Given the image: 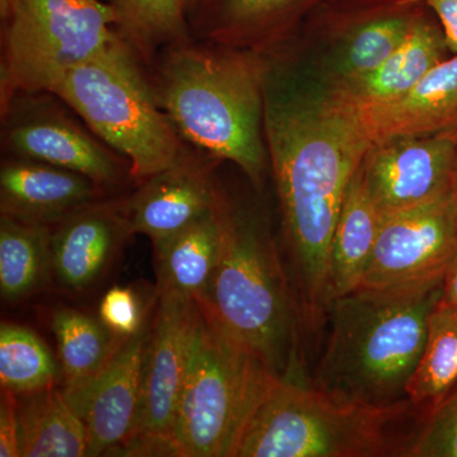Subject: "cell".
<instances>
[{"instance_id": "obj_31", "label": "cell", "mask_w": 457, "mask_h": 457, "mask_svg": "<svg viewBox=\"0 0 457 457\" xmlns=\"http://www.w3.org/2000/svg\"><path fill=\"white\" fill-rule=\"evenodd\" d=\"M17 394L2 389L0 398V457H21Z\"/></svg>"}, {"instance_id": "obj_6", "label": "cell", "mask_w": 457, "mask_h": 457, "mask_svg": "<svg viewBox=\"0 0 457 457\" xmlns=\"http://www.w3.org/2000/svg\"><path fill=\"white\" fill-rule=\"evenodd\" d=\"M278 380L195 300L185 383L171 446L174 456L236 457L249 420Z\"/></svg>"}, {"instance_id": "obj_26", "label": "cell", "mask_w": 457, "mask_h": 457, "mask_svg": "<svg viewBox=\"0 0 457 457\" xmlns=\"http://www.w3.org/2000/svg\"><path fill=\"white\" fill-rule=\"evenodd\" d=\"M64 386L86 383L99 374L126 338L101 320L75 309L62 308L51 319Z\"/></svg>"}, {"instance_id": "obj_24", "label": "cell", "mask_w": 457, "mask_h": 457, "mask_svg": "<svg viewBox=\"0 0 457 457\" xmlns=\"http://www.w3.org/2000/svg\"><path fill=\"white\" fill-rule=\"evenodd\" d=\"M416 0H371L369 14L360 18L347 38L342 82L365 77L383 64L411 32L420 13Z\"/></svg>"}, {"instance_id": "obj_15", "label": "cell", "mask_w": 457, "mask_h": 457, "mask_svg": "<svg viewBox=\"0 0 457 457\" xmlns=\"http://www.w3.org/2000/svg\"><path fill=\"white\" fill-rule=\"evenodd\" d=\"M104 195L77 171L14 156L2 162L0 215L14 220L55 227Z\"/></svg>"}, {"instance_id": "obj_18", "label": "cell", "mask_w": 457, "mask_h": 457, "mask_svg": "<svg viewBox=\"0 0 457 457\" xmlns=\"http://www.w3.org/2000/svg\"><path fill=\"white\" fill-rule=\"evenodd\" d=\"M225 201L179 233L153 243L156 297L197 300L203 296L220 254Z\"/></svg>"}, {"instance_id": "obj_5", "label": "cell", "mask_w": 457, "mask_h": 457, "mask_svg": "<svg viewBox=\"0 0 457 457\" xmlns=\"http://www.w3.org/2000/svg\"><path fill=\"white\" fill-rule=\"evenodd\" d=\"M50 92L128 162L137 185L176 164L192 147L159 104L146 66L120 33Z\"/></svg>"}, {"instance_id": "obj_36", "label": "cell", "mask_w": 457, "mask_h": 457, "mask_svg": "<svg viewBox=\"0 0 457 457\" xmlns=\"http://www.w3.org/2000/svg\"><path fill=\"white\" fill-rule=\"evenodd\" d=\"M418 2H420V0H418Z\"/></svg>"}, {"instance_id": "obj_7", "label": "cell", "mask_w": 457, "mask_h": 457, "mask_svg": "<svg viewBox=\"0 0 457 457\" xmlns=\"http://www.w3.org/2000/svg\"><path fill=\"white\" fill-rule=\"evenodd\" d=\"M411 402L393 408L347 404L309 383L276 380L254 411L236 457H404L399 431Z\"/></svg>"}, {"instance_id": "obj_35", "label": "cell", "mask_w": 457, "mask_h": 457, "mask_svg": "<svg viewBox=\"0 0 457 457\" xmlns=\"http://www.w3.org/2000/svg\"><path fill=\"white\" fill-rule=\"evenodd\" d=\"M182 2L183 4H185L186 9L188 11L189 8H192L195 4H197L200 0H182Z\"/></svg>"}, {"instance_id": "obj_1", "label": "cell", "mask_w": 457, "mask_h": 457, "mask_svg": "<svg viewBox=\"0 0 457 457\" xmlns=\"http://www.w3.org/2000/svg\"><path fill=\"white\" fill-rule=\"evenodd\" d=\"M264 134L303 326L328 314V262L345 189L372 146L350 99L297 89L266 62Z\"/></svg>"}, {"instance_id": "obj_27", "label": "cell", "mask_w": 457, "mask_h": 457, "mask_svg": "<svg viewBox=\"0 0 457 457\" xmlns=\"http://www.w3.org/2000/svg\"><path fill=\"white\" fill-rule=\"evenodd\" d=\"M456 385L457 309L438 303L429 317L425 347L408 385V399L423 413Z\"/></svg>"}, {"instance_id": "obj_22", "label": "cell", "mask_w": 457, "mask_h": 457, "mask_svg": "<svg viewBox=\"0 0 457 457\" xmlns=\"http://www.w3.org/2000/svg\"><path fill=\"white\" fill-rule=\"evenodd\" d=\"M21 457L88 456L82 418L57 385L17 394Z\"/></svg>"}, {"instance_id": "obj_4", "label": "cell", "mask_w": 457, "mask_h": 457, "mask_svg": "<svg viewBox=\"0 0 457 457\" xmlns=\"http://www.w3.org/2000/svg\"><path fill=\"white\" fill-rule=\"evenodd\" d=\"M197 302L279 380L309 383L299 303L260 213L225 201L220 254Z\"/></svg>"}, {"instance_id": "obj_21", "label": "cell", "mask_w": 457, "mask_h": 457, "mask_svg": "<svg viewBox=\"0 0 457 457\" xmlns=\"http://www.w3.org/2000/svg\"><path fill=\"white\" fill-rule=\"evenodd\" d=\"M381 213L370 197L361 165L343 198L328 262V303L360 287L380 227ZM329 308V306H328Z\"/></svg>"}, {"instance_id": "obj_16", "label": "cell", "mask_w": 457, "mask_h": 457, "mask_svg": "<svg viewBox=\"0 0 457 457\" xmlns=\"http://www.w3.org/2000/svg\"><path fill=\"white\" fill-rule=\"evenodd\" d=\"M130 236L123 197L90 204L53 227L54 278L68 290H86Z\"/></svg>"}, {"instance_id": "obj_9", "label": "cell", "mask_w": 457, "mask_h": 457, "mask_svg": "<svg viewBox=\"0 0 457 457\" xmlns=\"http://www.w3.org/2000/svg\"><path fill=\"white\" fill-rule=\"evenodd\" d=\"M69 110L51 92L16 96L0 108L3 149L8 156L77 171L104 191L132 179L128 162Z\"/></svg>"}, {"instance_id": "obj_32", "label": "cell", "mask_w": 457, "mask_h": 457, "mask_svg": "<svg viewBox=\"0 0 457 457\" xmlns=\"http://www.w3.org/2000/svg\"><path fill=\"white\" fill-rule=\"evenodd\" d=\"M440 18L447 49L457 55V0H420Z\"/></svg>"}, {"instance_id": "obj_28", "label": "cell", "mask_w": 457, "mask_h": 457, "mask_svg": "<svg viewBox=\"0 0 457 457\" xmlns=\"http://www.w3.org/2000/svg\"><path fill=\"white\" fill-rule=\"evenodd\" d=\"M59 366L49 347L29 328L2 323L0 384L16 394L35 392L56 384Z\"/></svg>"}, {"instance_id": "obj_19", "label": "cell", "mask_w": 457, "mask_h": 457, "mask_svg": "<svg viewBox=\"0 0 457 457\" xmlns=\"http://www.w3.org/2000/svg\"><path fill=\"white\" fill-rule=\"evenodd\" d=\"M319 0H200L187 11L198 40L237 47L266 41Z\"/></svg>"}, {"instance_id": "obj_25", "label": "cell", "mask_w": 457, "mask_h": 457, "mask_svg": "<svg viewBox=\"0 0 457 457\" xmlns=\"http://www.w3.org/2000/svg\"><path fill=\"white\" fill-rule=\"evenodd\" d=\"M117 17V31L135 50L147 71L159 54L194 38L182 0H108Z\"/></svg>"}, {"instance_id": "obj_14", "label": "cell", "mask_w": 457, "mask_h": 457, "mask_svg": "<svg viewBox=\"0 0 457 457\" xmlns=\"http://www.w3.org/2000/svg\"><path fill=\"white\" fill-rule=\"evenodd\" d=\"M219 162L191 147L176 164L139 183L123 197L132 236L156 243L218 210L225 200L213 179Z\"/></svg>"}, {"instance_id": "obj_30", "label": "cell", "mask_w": 457, "mask_h": 457, "mask_svg": "<svg viewBox=\"0 0 457 457\" xmlns=\"http://www.w3.org/2000/svg\"><path fill=\"white\" fill-rule=\"evenodd\" d=\"M98 318L114 333L128 338L145 324V311L134 290L121 286L110 288L99 303Z\"/></svg>"}, {"instance_id": "obj_13", "label": "cell", "mask_w": 457, "mask_h": 457, "mask_svg": "<svg viewBox=\"0 0 457 457\" xmlns=\"http://www.w3.org/2000/svg\"><path fill=\"white\" fill-rule=\"evenodd\" d=\"M150 324L128 337L95 378L64 386L66 398L82 418L88 438V456L122 451L137 426L140 407L141 370Z\"/></svg>"}, {"instance_id": "obj_8", "label": "cell", "mask_w": 457, "mask_h": 457, "mask_svg": "<svg viewBox=\"0 0 457 457\" xmlns=\"http://www.w3.org/2000/svg\"><path fill=\"white\" fill-rule=\"evenodd\" d=\"M104 0H0V108L22 93L50 92L116 37Z\"/></svg>"}, {"instance_id": "obj_11", "label": "cell", "mask_w": 457, "mask_h": 457, "mask_svg": "<svg viewBox=\"0 0 457 457\" xmlns=\"http://www.w3.org/2000/svg\"><path fill=\"white\" fill-rule=\"evenodd\" d=\"M456 257L457 206L451 192L381 215L360 287H399L444 278Z\"/></svg>"}, {"instance_id": "obj_20", "label": "cell", "mask_w": 457, "mask_h": 457, "mask_svg": "<svg viewBox=\"0 0 457 457\" xmlns=\"http://www.w3.org/2000/svg\"><path fill=\"white\" fill-rule=\"evenodd\" d=\"M446 47L444 32L420 13L407 38L383 64L365 77L345 80L336 88L357 106L395 101L444 62Z\"/></svg>"}, {"instance_id": "obj_3", "label": "cell", "mask_w": 457, "mask_h": 457, "mask_svg": "<svg viewBox=\"0 0 457 457\" xmlns=\"http://www.w3.org/2000/svg\"><path fill=\"white\" fill-rule=\"evenodd\" d=\"M445 278V276H444ZM444 278L399 287H359L330 303V330L309 384L330 398L369 408L409 403Z\"/></svg>"}, {"instance_id": "obj_33", "label": "cell", "mask_w": 457, "mask_h": 457, "mask_svg": "<svg viewBox=\"0 0 457 457\" xmlns=\"http://www.w3.org/2000/svg\"><path fill=\"white\" fill-rule=\"evenodd\" d=\"M440 303L457 309V257L445 273Z\"/></svg>"}, {"instance_id": "obj_23", "label": "cell", "mask_w": 457, "mask_h": 457, "mask_svg": "<svg viewBox=\"0 0 457 457\" xmlns=\"http://www.w3.org/2000/svg\"><path fill=\"white\" fill-rule=\"evenodd\" d=\"M53 227L0 215V294L18 303L37 294L54 278Z\"/></svg>"}, {"instance_id": "obj_17", "label": "cell", "mask_w": 457, "mask_h": 457, "mask_svg": "<svg viewBox=\"0 0 457 457\" xmlns=\"http://www.w3.org/2000/svg\"><path fill=\"white\" fill-rule=\"evenodd\" d=\"M354 107L372 145L396 137L457 134V55L435 66L403 97Z\"/></svg>"}, {"instance_id": "obj_34", "label": "cell", "mask_w": 457, "mask_h": 457, "mask_svg": "<svg viewBox=\"0 0 457 457\" xmlns=\"http://www.w3.org/2000/svg\"><path fill=\"white\" fill-rule=\"evenodd\" d=\"M453 200H455V204L457 206V162H456L455 174H453Z\"/></svg>"}, {"instance_id": "obj_12", "label": "cell", "mask_w": 457, "mask_h": 457, "mask_svg": "<svg viewBox=\"0 0 457 457\" xmlns=\"http://www.w3.org/2000/svg\"><path fill=\"white\" fill-rule=\"evenodd\" d=\"M456 162L457 134L420 135L375 144L361 170L384 215L451 194Z\"/></svg>"}, {"instance_id": "obj_2", "label": "cell", "mask_w": 457, "mask_h": 457, "mask_svg": "<svg viewBox=\"0 0 457 457\" xmlns=\"http://www.w3.org/2000/svg\"><path fill=\"white\" fill-rule=\"evenodd\" d=\"M149 74L180 137L204 154L237 165L260 189L270 164L266 62L253 51L194 37L165 47Z\"/></svg>"}, {"instance_id": "obj_10", "label": "cell", "mask_w": 457, "mask_h": 457, "mask_svg": "<svg viewBox=\"0 0 457 457\" xmlns=\"http://www.w3.org/2000/svg\"><path fill=\"white\" fill-rule=\"evenodd\" d=\"M195 300L158 297L150 324L143 370L140 407L125 455L174 456V420L185 383Z\"/></svg>"}, {"instance_id": "obj_29", "label": "cell", "mask_w": 457, "mask_h": 457, "mask_svg": "<svg viewBox=\"0 0 457 457\" xmlns=\"http://www.w3.org/2000/svg\"><path fill=\"white\" fill-rule=\"evenodd\" d=\"M404 457H457V385L420 413Z\"/></svg>"}]
</instances>
